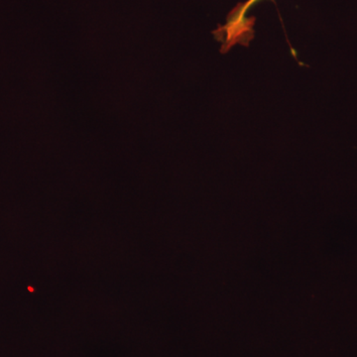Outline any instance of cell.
I'll use <instances>...</instances> for the list:
<instances>
[{
  "instance_id": "1",
  "label": "cell",
  "mask_w": 357,
  "mask_h": 357,
  "mask_svg": "<svg viewBox=\"0 0 357 357\" xmlns=\"http://www.w3.org/2000/svg\"><path fill=\"white\" fill-rule=\"evenodd\" d=\"M259 1L261 0H248L237 4L227 16V23L213 32L218 41L222 42L223 50L229 52L236 44L248 46L255 37V18L248 20L246 15Z\"/></svg>"
}]
</instances>
